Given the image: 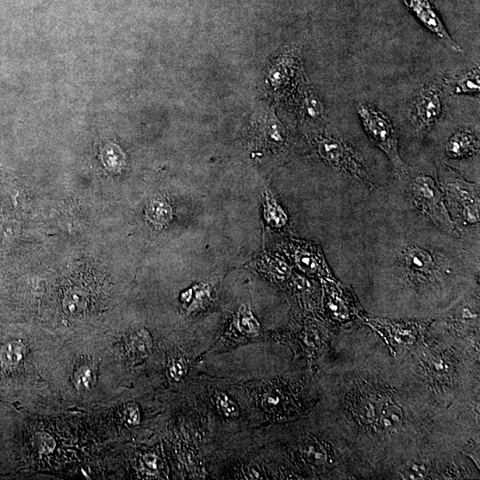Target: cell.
<instances>
[{"instance_id":"1","label":"cell","mask_w":480,"mask_h":480,"mask_svg":"<svg viewBox=\"0 0 480 480\" xmlns=\"http://www.w3.org/2000/svg\"><path fill=\"white\" fill-rule=\"evenodd\" d=\"M394 274L406 289L423 296L440 294L454 279L450 260L433 247L419 242H404L394 251Z\"/></svg>"},{"instance_id":"2","label":"cell","mask_w":480,"mask_h":480,"mask_svg":"<svg viewBox=\"0 0 480 480\" xmlns=\"http://www.w3.org/2000/svg\"><path fill=\"white\" fill-rule=\"evenodd\" d=\"M448 211L467 227L479 228V184L466 180L457 170L442 164L437 172Z\"/></svg>"},{"instance_id":"3","label":"cell","mask_w":480,"mask_h":480,"mask_svg":"<svg viewBox=\"0 0 480 480\" xmlns=\"http://www.w3.org/2000/svg\"><path fill=\"white\" fill-rule=\"evenodd\" d=\"M314 147L318 156L329 167L349 175L366 187L374 188L362 154L342 136L328 133L318 135L314 138Z\"/></svg>"},{"instance_id":"4","label":"cell","mask_w":480,"mask_h":480,"mask_svg":"<svg viewBox=\"0 0 480 480\" xmlns=\"http://www.w3.org/2000/svg\"><path fill=\"white\" fill-rule=\"evenodd\" d=\"M357 114L370 141L387 156L396 174L408 180L411 173L399 152L398 135L391 119L379 108L365 103L357 105Z\"/></svg>"},{"instance_id":"5","label":"cell","mask_w":480,"mask_h":480,"mask_svg":"<svg viewBox=\"0 0 480 480\" xmlns=\"http://www.w3.org/2000/svg\"><path fill=\"white\" fill-rule=\"evenodd\" d=\"M409 191L415 208L444 233L458 236L457 225L448 211L439 182L429 174H410Z\"/></svg>"},{"instance_id":"6","label":"cell","mask_w":480,"mask_h":480,"mask_svg":"<svg viewBox=\"0 0 480 480\" xmlns=\"http://www.w3.org/2000/svg\"><path fill=\"white\" fill-rule=\"evenodd\" d=\"M442 90L434 82L423 83L413 93L408 107V118L413 128L427 134L440 121L443 112Z\"/></svg>"},{"instance_id":"7","label":"cell","mask_w":480,"mask_h":480,"mask_svg":"<svg viewBox=\"0 0 480 480\" xmlns=\"http://www.w3.org/2000/svg\"><path fill=\"white\" fill-rule=\"evenodd\" d=\"M284 250L294 264L306 274L325 281H337L329 268L323 252L316 245L290 238L284 243Z\"/></svg>"},{"instance_id":"8","label":"cell","mask_w":480,"mask_h":480,"mask_svg":"<svg viewBox=\"0 0 480 480\" xmlns=\"http://www.w3.org/2000/svg\"><path fill=\"white\" fill-rule=\"evenodd\" d=\"M403 2L441 43L457 54L462 52L460 45L451 37L429 0H403Z\"/></svg>"},{"instance_id":"9","label":"cell","mask_w":480,"mask_h":480,"mask_svg":"<svg viewBox=\"0 0 480 480\" xmlns=\"http://www.w3.org/2000/svg\"><path fill=\"white\" fill-rule=\"evenodd\" d=\"M261 325L250 308L243 306L235 313L225 335L234 342L247 341L261 334Z\"/></svg>"},{"instance_id":"10","label":"cell","mask_w":480,"mask_h":480,"mask_svg":"<svg viewBox=\"0 0 480 480\" xmlns=\"http://www.w3.org/2000/svg\"><path fill=\"white\" fill-rule=\"evenodd\" d=\"M445 150L453 160L468 159L479 152V136L469 129H460L447 139Z\"/></svg>"},{"instance_id":"11","label":"cell","mask_w":480,"mask_h":480,"mask_svg":"<svg viewBox=\"0 0 480 480\" xmlns=\"http://www.w3.org/2000/svg\"><path fill=\"white\" fill-rule=\"evenodd\" d=\"M325 285V307L328 313L335 320L340 321L349 320L353 313L355 306H352L348 294H345L338 281H328Z\"/></svg>"},{"instance_id":"12","label":"cell","mask_w":480,"mask_h":480,"mask_svg":"<svg viewBox=\"0 0 480 480\" xmlns=\"http://www.w3.org/2000/svg\"><path fill=\"white\" fill-rule=\"evenodd\" d=\"M443 86L448 92L457 96H475L480 92L479 66L465 69L457 75L444 79Z\"/></svg>"},{"instance_id":"13","label":"cell","mask_w":480,"mask_h":480,"mask_svg":"<svg viewBox=\"0 0 480 480\" xmlns=\"http://www.w3.org/2000/svg\"><path fill=\"white\" fill-rule=\"evenodd\" d=\"M212 300V287L208 284H201L182 294V303L187 307L189 313H194L204 309Z\"/></svg>"},{"instance_id":"14","label":"cell","mask_w":480,"mask_h":480,"mask_svg":"<svg viewBox=\"0 0 480 480\" xmlns=\"http://www.w3.org/2000/svg\"><path fill=\"white\" fill-rule=\"evenodd\" d=\"M301 114L306 121L310 122H322L324 121V106L320 97L311 90H306L302 94L300 100Z\"/></svg>"},{"instance_id":"15","label":"cell","mask_w":480,"mask_h":480,"mask_svg":"<svg viewBox=\"0 0 480 480\" xmlns=\"http://www.w3.org/2000/svg\"><path fill=\"white\" fill-rule=\"evenodd\" d=\"M264 217L269 225L276 229H281L289 223L286 212L269 191L265 194Z\"/></svg>"},{"instance_id":"16","label":"cell","mask_w":480,"mask_h":480,"mask_svg":"<svg viewBox=\"0 0 480 480\" xmlns=\"http://www.w3.org/2000/svg\"><path fill=\"white\" fill-rule=\"evenodd\" d=\"M127 347L131 359L142 360L145 359L152 350V340L146 331H138L129 337Z\"/></svg>"},{"instance_id":"17","label":"cell","mask_w":480,"mask_h":480,"mask_svg":"<svg viewBox=\"0 0 480 480\" xmlns=\"http://www.w3.org/2000/svg\"><path fill=\"white\" fill-rule=\"evenodd\" d=\"M212 401L217 412L224 418L233 420L240 416V411L237 403L222 391H213Z\"/></svg>"},{"instance_id":"18","label":"cell","mask_w":480,"mask_h":480,"mask_svg":"<svg viewBox=\"0 0 480 480\" xmlns=\"http://www.w3.org/2000/svg\"><path fill=\"white\" fill-rule=\"evenodd\" d=\"M264 272L269 279L274 281H285L291 275V269L289 264L279 258L269 257L264 261Z\"/></svg>"},{"instance_id":"19","label":"cell","mask_w":480,"mask_h":480,"mask_svg":"<svg viewBox=\"0 0 480 480\" xmlns=\"http://www.w3.org/2000/svg\"><path fill=\"white\" fill-rule=\"evenodd\" d=\"M189 362L184 356H175L168 362L167 376L173 383H180L189 372Z\"/></svg>"},{"instance_id":"20","label":"cell","mask_w":480,"mask_h":480,"mask_svg":"<svg viewBox=\"0 0 480 480\" xmlns=\"http://www.w3.org/2000/svg\"><path fill=\"white\" fill-rule=\"evenodd\" d=\"M147 216L154 223L164 224L172 218V209L167 202L154 201L147 208Z\"/></svg>"},{"instance_id":"21","label":"cell","mask_w":480,"mask_h":480,"mask_svg":"<svg viewBox=\"0 0 480 480\" xmlns=\"http://www.w3.org/2000/svg\"><path fill=\"white\" fill-rule=\"evenodd\" d=\"M301 452H302L303 457L306 459V461L310 464H325V459H327V454L323 450V447L318 444L315 440H307L306 443L301 447Z\"/></svg>"},{"instance_id":"22","label":"cell","mask_w":480,"mask_h":480,"mask_svg":"<svg viewBox=\"0 0 480 480\" xmlns=\"http://www.w3.org/2000/svg\"><path fill=\"white\" fill-rule=\"evenodd\" d=\"M76 383L80 386L89 387L92 381V373H91L90 367H82V369L79 370V372L76 374Z\"/></svg>"},{"instance_id":"23","label":"cell","mask_w":480,"mask_h":480,"mask_svg":"<svg viewBox=\"0 0 480 480\" xmlns=\"http://www.w3.org/2000/svg\"><path fill=\"white\" fill-rule=\"evenodd\" d=\"M143 462L146 469L145 471H157L160 465L159 458H157L155 455L152 454L146 455V457L143 458Z\"/></svg>"},{"instance_id":"24","label":"cell","mask_w":480,"mask_h":480,"mask_svg":"<svg viewBox=\"0 0 480 480\" xmlns=\"http://www.w3.org/2000/svg\"><path fill=\"white\" fill-rule=\"evenodd\" d=\"M127 420L132 425H138L140 422V413L136 406H132L127 410Z\"/></svg>"}]
</instances>
